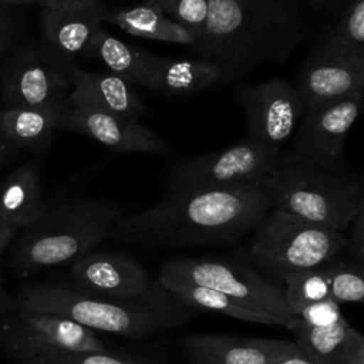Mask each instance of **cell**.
<instances>
[{
  "label": "cell",
  "mask_w": 364,
  "mask_h": 364,
  "mask_svg": "<svg viewBox=\"0 0 364 364\" xmlns=\"http://www.w3.org/2000/svg\"><path fill=\"white\" fill-rule=\"evenodd\" d=\"M158 282L209 287L249 309L276 316L287 324L294 318L284 301L282 284L264 277L253 264L237 259L173 257L161 266Z\"/></svg>",
  "instance_id": "52a82bcc"
},
{
  "label": "cell",
  "mask_w": 364,
  "mask_h": 364,
  "mask_svg": "<svg viewBox=\"0 0 364 364\" xmlns=\"http://www.w3.org/2000/svg\"><path fill=\"white\" fill-rule=\"evenodd\" d=\"M294 317H297L299 320L311 327L333 326L341 318H344L341 313V304H338L330 297L299 309Z\"/></svg>",
  "instance_id": "4dcf8cb0"
},
{
  "label": "cell",
  "mask_w": 364,
  "mask_h": 364,
  "mask_svg": "<svg viewBox=\"0 0 364 364\" xmlns=\"http://www.w3.org/2000/svg\"><path fill=\"white\" fill-rule=\"evenodd\" d=\"M283 149L245 138L232 146L176 162L165 189H219L259 183L277 164Z\"/></svg>",
  "instance_id": "ba28073f"
},
{
  "label": "cell",
  "mask_w": 364,
  "mask_h": 364,
  "mask_svg": "<svg viewBox=\"0 0 364 364\" xmlns=\"http://www.w3.org/2000/svg\"><path fill=\"white\" fill-rule=\"evenodd\" d=\"M17 311V301L16 297H11L4 286H3V279H1V272H0V317L9 316Z\"/></svg>",
  "instance_id": "e575fe53"
},
{
  "label": "cell",
  "mask_w": 364,
  "mask_h": 364,
  "mask_svg": "<svg viewBox=\"0 0 364 364\" xmlns=\"http://www.w3.org/2000/svg\"><path fill=\"white\" fill-rule=\"evenodd\" d=\"M37 4V0H0V7H20V6H30Z\"/></svg>",
  "instance_id": "f35d334b"
},
{
  "label": "cell",
  "mask_w": 364,
  "mask_h": 364,
  "mask_svg": "<svg viewBox=\"0 0 364 364\" xmlns=\"http://www.w3.org/2000/svg\"><path fill=\"white\" fill-rule=\"evenodd\" d=\"M24 364H154L125 354L105 351L46 350L18 358Z\"/></svg>",
  "instance_id": "f1b7e54d"
},
{
  "label": "cell",
  "mask_w": 364,
  "mask_h": 364,
  "mask_svg": "<svg viewBox=\"0 0 364 364\" xmlns=\"http://www.w3.org/2000/svg\"><path fill=\"white\" fill-rule=\"evenodd\" d=\"M235 100L246 119V138L279 149L294 134L304 112L294 84L283 78L239 82Z\"/></svg>",
  "instance_id": "30bf717a"
},
{
  "label": "cell",
  "mask_w": 364,
  "mask_h": 364,
  "mask_svg": "<svg viewBox=\"0 0 364 364\" xmlns=\"http://www.w3.org/2000/svg\"><path fill=\"white\" fill-rule=\"evenodd\" d=\"M223 84L225 73L208 60L156 55L148 88L166 97H189Z\"/></svg>",
  "instance_id": "7402d4cb"
},
{
  "label": "cell",
  "mask_w": 364,
  "mask_h": 364,
  "mask_svg": "<svg viewBox=\"0 0 364 364\" xmlns=\"http://www.w3.org/2000/svg\"><path fill=\"white\" fill-rule=\"evenodd\" d=\"M104 21L119 27L134 37L145 40L189 46L192 48L198 43L195 33L168 17L152 0L105 11Z\"/></svg>",
  "instance_id": "603a6c76"
},
{
  "label": "cell",
  "mask_w": 364,
  "mask_h": 364,
  "mask_svg": "<svg viewBox=\"0 0 364 364\" xmlns=\"http://www.w3.org/2000/svg\"><path fill=\"white\" fill-rule=\"evenodd\" d=\"M294 87L304 109L364 92V61L316 48L303 63Z\"/></svg>",
  "instance_id": "2e32d148"
},
{
  "label": "cell",
  "mask_w": 364,
  "mask_h": 364,
  "mask_svg": "<svg viewBox=\"0 0 364 364\" xmlns=\"http://www.w3.org/2000/svg\"><path fill=\"white\" fill-rule=\"evenodd\" d=\"M16 235L17 229L0 222V255L11 245Z\"/></svg>",
  "instance_id": "8d00e7d4"
},
{
  "label": "cell",
  "mask_w": 364,
  "mask_h": 364,
  "mask_svg": "<svg viewBox=\"0 0 364 364\" xmlns=\"http://www.w3.org/2000/svg\"><path fill=\"white\" fill-rule=\"evenodd\" d=\"M21 18L10 7H0V77L6 60L16 48L21 34Z\"/></svg>",
  "instance_id": "1f68e13d"
},
{
  "label": "cell",
  "mask_w": 364,
  "mask_h": 364,
  "mask_svg": "<svg viewBox=\"0 0 364 364\" xmlns=\"http://www.w3.org/2000/svg\"><path fill=\"white\" fill-rule=\"evenodd\" d=\"M363 98L364 92H355L306 108L294 131L293 154L326 169L350 171L344 145L360 114Z\"/></svg>",
  "instance_id": "8fae6325"
},
{
  "label": "cell",
  "mask_w": 364,
  "mask_h": 364,
  "mask_svg": "<svg viewBox=\"0 0 364 364\" xmlns=\"http://www.w3.org/2000/svg\"><path fill=\"white\" fill-rule=\"evenodd\" d=\"M74 65L60 57L43 40L27 41L16 47L0 77L6 107H41L67 102Z\"/></svg>",
  "instance_id": "9c48e42d"
},
{
  "label": "cell",
  "mask_w": 364,
  "mask_h": 364,
  "mask_svg": "<svg viewBox=\"0 0 364 364\" xmlns=\"http://www.w3.org/2000/svg\"><path fill=\"white\" fill-rule=\"evenodd\" d=\"M351 232L346 236V249L351 253L355 262L363 263L364 259V208L358 210V213L351 220L350 226Z\"/></svg>",
  "instance_id": "d6a6232c"
},
{
  "label": "cell",
  "mask_w": 364,
  "mask_h": 364,
  "mask_svg": "<svg viewBox=\"0 0 364 364\" xmlns=\"http://www.w3.org/2000/svg\"><path fill=\"white\" fill-rule=\"evenodd\" d=\"M61 129L87 135L115 154L166 156L173 151L166 139L139 121L84 104L67 105Z\"/></svg>",
  "instance_id": "4fadbf2b"
},
{
  "label": "cell",
  "mask_w": 364,
  "mask_h": 364,
  "mask_svg": "<svg viewBox=\"0 0 364 364\" xmlns=\"http://www.w3.org/2000/svg\"><path fill=\"white\" fill-rule=\"evenodd\" d=\"M41 40L70 64L84 55L95 30L104 21L101 0H43Z\"/></svg>",
  "instance_id": "9a60e30c"
},
{
  "label": "cell",
  "mask_w": 364,
  "mask_h": 364,
  "mask_svg": "<svg viewBox=\"0 0 364 364\" xmlns=\"http://www.w3.org/2000/svg\"><path fill=\"white\" fill-rule=\"evenodd\" d=\"M124 202L92 196L47 203L43 213L17 232L11 242V266L27 276L37 270L73 263L109 237L128 213Z\"/></svg>",
  "instance_id": "277c9868"
},
{
  "label": "cell",
  "mask_w": 364,
  "mask_h": 364,
  "mask_svg": "<svg viewBox=\"0 0 364 364\" xmlns=\"http://www.w3.org/2000/svg\"><path fill=\"white\" fill-rule=\"evenodd\" d=\"M270 209L260 183L219 189H165L151 206L122 216L109 237L139 246L233 245Z\"/></svg>",
  "instance_id": "6da1fadb"
},
{
  "label": "cell",
  "mask_w": 364,
  "mask_h": 364,
  "mask_svg": "<svg viewBox=\"0 0 364 364\" xmlns=\"http://www.w3.org/2000/svg\"><path fill=\"white\" fill-rule=\"evenodd\" d=\"M17 148L4 136L0 129V171L16 156Z\"/></svg>",
  "instance_id": "d590c367"
},
{
  "label": "cell",
  "mask_w": 364,
  "mask_h": 364,
  "mask_svg": "<svg viewBox=\"0 0 364 364\" xmlns=\"http://www.w3.org/2000/svg\"><path fill=\"white\" fill-rule=\"evenodd\" d=\"M0 341L17 357L46 351H105L95 331L60 316L17 310L0 317Z\"/></svg>",
  "instance_id": "7c38bea8"
},
{
  "label": "cell",
  "mask_w": 364,
  "mask_h": 364,
  "mask_svg": "<svg viewBox=\"0 0 364 364\" xmlns=\"http://www.w3.org/2000/svg\"><path fill=\"white\" fill-rule=\"evenodd\" d=\"M293 344L277 338L191 334L183 340V351L191 364H272Z\"/></svg>",
  "instance_id": "e0dca14e"
},
{
  "label": "cell",
  "mask_w": 364,
  "mask_h": 364,
  "mask_svg": "<svg viewBox=\"0 0 364 364\" xmlns=\"http://www.w3.org/2000/svg\"><path fill=\"white\" fill-rule=\"evenodd\" d=\"M343 11L318 48L364 61V0H344Z\"/></svg>",
  "instance_id": "484cf974"
},
{
  "label": "cell",
  "mask_w": 364,
  "mask_h": 364,
  "mask_svg": "<svg viewBox=\"0 0 364 364\" xmlns=\"http://www.w3.org/2000/svg\"><path fill=\"white\" fill-rule=\"evenodd\" d=\"M40 1H43V0H37V4H38V3H40Z\"/></svg>",
  "instance_id": "ab89813d"
},
{
  "label": "cell",
  "mask_w": 364,
  "mask_h": 364,
  "mask_svg": "<svg viewBox=\"0 0 364 364\" xmlns=\"http://www.w3.org/2000/svg\"><path fill=\"white\" fill-rule=\"evenodd\" d=\"M247 247L252 264L269 280L318 267L346 249V235L311 223L282 209L270 208L259 222Z\"/></svg>",
  "instance_id": "8992f818"
},
{
  "label": "cell",
  "mask_w": 364,
  "mask_h": 364,
  "mask_svg": "<svg viewBox=\"0 0 364 364\" xmlns=\"http://www.w3.org/2000/svg\"><path fill=\"white\" fill-rule=\"evenodd\" d=\"M270 208L344 232L364 208L363 183L350 171H331L282 152L274 168L260 179Z\"/></svg>",
  "instance_id": "5b68a950"
},
{
  "label": "cell",
  "mask_w": 364,
  "mask_h": 364,
  "mask_svg": "<svg viewBox=\"0 0 364 364\" xmlns=\"http://www.w3.org/2000/svg\"><path fill=\"white\" fill-rule=\"evenodd\" d=\"M294 334V344L328 364H364V337L346 318L333 326L311 327L291 318L286 326Z\"/></svg>",
  "instance_id": "d6986e66"
},
{
  "label": "cell",
  "mask_w": 364,
  "mask_h": 364,
  "mask_svg": "<svg viewBox=\"0 0 364 364\" xmlns=\"http://www.w3.org/2000/svg\"><path fill=\"white\" fill-rule=\"evenodd\" d=\"M68 104H84L101 111L139 121L148 114L134 85L109 71H90L77 64L71 71Z\"/></svg>",
  "instance_id": "ac0fdd59"
},
{
  "label": "cell",
  "mask_w": 364,
  "mask_h": 364,
  "mask_svg": "<svg viewBox=\"0 0 364 364\" xmlns=\"http://www.w3.org/2000/svg\"><path fill=\"white\" fill-rule=\"evenodd\" d=\"M67 102L41 107H4L0 111V129L17 148L46 151L57 129L63 127Z\"/></svg>",
  "instance_id": "ffe728a7"
},
{
  "label": "cell",
  "mask_w": 364,
  "mask_h": 364,
  "mask_svg": "<svg viewBox=\"0 0 364 364\" xmlns=\"http://www.w3.org/2000/svg\"><path fill=\"white\" fill-rule=\"evenodd\" d=\"M272 364H328V363L306 353L304 350H301L296 344H293L291 348H289L286 353H283Z\"/></svg>",
  "instance_id": "836d02e7"
},
{
  "label": "cell",
  "mask_w": 364,
  "mask_h": 364,
  "mask_svg": "<svg viewBox=\"0 0 364 364\" xmlns=\"http://www.w3.org/2000/svg\"><path fill=\"white\" fill-rule=\"evenodd\" d=\"M46 205L37 161L21 164L0 182V222L17 232L31 225Z\"/></svg>",
  "instance_id": "44dd1931"
},
{
  "label": "cell",
  "mask_w": 364,
  "mask_h": 364,
  "mask_svg": "<svg viewBox=\"0 0 364 364\" xmlns=\"http://www.w3.org/2000/svg\"><path fill=\"white\" fill-rule=\"evenodd\" d=\"M306 1H307V4H309L311 9L321 10V9H330V7H334L336 4L343 3L344 0H306Z\"/></svg>",
  "instance_id": "74e56055"
},
{
  "label": "cell",
  "mask_w": 364,
  "mask_h": 364,
  "mask_svg": "<svg viewBox=\"0 0 364 364\" xmlns=\"http://www.w3.org/2000/svg\"><path fill=\"white\" fill-rule=\"evenodd\" d=\"M178 301L185 304L189 309H202L209 310L215 313H220L223 316L247 321V323H256V324H267V326H283L286 327V321L272 316L269 313L257 311L253 309H249L240 303H237L235 299L212 290L209 287L198 286V284H189V283H161Z\"/></svg>",
  "instance_id": "d4e9b609"
},
{
  "label": "cell",
  "mask_w": 364,
  "mask_h": 364,
  "mask_svg": "<svg viewBox=\"0 0 364 364\" xmlns=\"http://www.w3.org/2000/svg\"><path fill=\"white\" fill-rule=\"evenodd\" d=\"M168 17L182 24L198 40L203 34L209 16V0H152Z\"/></svg>",
  "instance_id": "f546056e"
},
{
  "label": "cell",
  "mask_w": 364,
  "mask_h": 364,
  "mask_svg": "<svg viewBox=\"0 0 364 364\" xmlns=\"http://www.w3.org/2000/svg\"><path fill=\"white\" fill-rule=\"evenodd\" d=\"M84 55L102 63L107 71L121 77L131 85L148 88L155 57L154 54L124 43L98 27Z\"/></svg>",
  "instance_id": "cb8c5ba5"
},
{
  "label": "cell",
  "mask_w": 364,
  "mask_h": 364,
  "mask_svg": "<svg viewBox=\"0 0 364 364\" xmlns=\"http://www.w3.org/2000/svg\"><path fill=\"white\" fill-rule=\"evenodd\" d=\"M16 301L17 310L54 314L92 331L136 340L179 327L193 314L158 280L148 293L128 300L88 296L61 283H31L18 291Z\"/></svg>",
  "instance_id": "3957f363"
},
{
  "label": "cell",
  "mask_w": 364,
  "mask_h": 364,
  "mask_svg": "<svg viewBox=\"0 0 364 364\" xmlns=\"http://www.w3.org/2000/svg\"><path fill=\"white\" fill-rule=\"evenodd\" d=\"M282 289L284 301L293 314L307 304L328 299L330 290L326 263L286 277Z\"/></svg>",
  "instance_id": "4316f807"
},
{
  "label": "cell",
  "mask_w": 364,
  "mask_h": 364,
  "mask_svg": "<svg viewBox=\"0 0 364 364\" xmlns=\"http://www.w3.org/2000/svg\"><path fill=\"white\" fill-rule=\"evenodd\" d=\"M304 34L300 0H209L193 50L216 64L230 84L262 64L289 60Z\"/></svg>",
  "instance_id": "7a4b0ae2"
},
{
  "label": "cell",
  "mask_w": 364,
  "mask_h": 364,
  "mask_svg": "<svg viewBox=\"0 0 364 364\" xmlns=\"http://www.w3.org/2000/svg\"><path fill=\"white\" fill-rule=\"evenodd\" d=\"M70 272L75 290L102 299L141 297L155 284L135 257L114 250H91L70 263Z\"/></svg>",
  "instance_id": "5bb4252c"
},
{
  "label": "cell",
  "mask_w": 364,
  "mask_h": 364,
  "mask_svg": "<svg viewBox=\"0 0 364 364\" xmlns=\"http://www.w3.org/2000/svg\"><path fill=\"white\" fill-rule=\"evenodd\" d=\"M330 299L341 303H361L364 299L363 264L348 260H330L326 263Z\"/></svg>",
  "instance_id": "83f0119b"
}]
</instances>
